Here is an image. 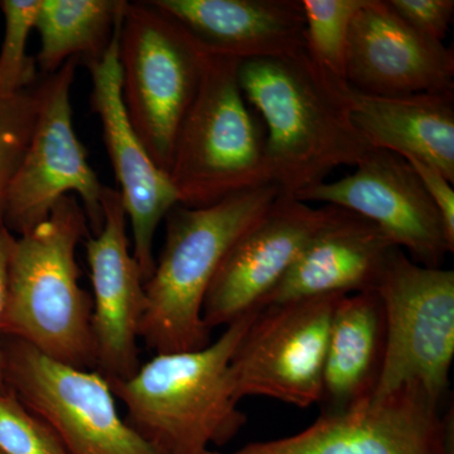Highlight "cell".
I'll return each instance as SVG.
<instances>
[{
	"instance_id": "8992f818",
	"label": "cell",
	"mask_w": 454,
	"mask_h": 454,
	"mask_svg": "<svg viewBox=\"0 0 454 454\" xmlns=\"http://www.w3.org/2000/svg\"><path fill=\"white\" fill-rule=\"evenodd\" d=\"M208 51L152 2H127L119 33L121 97L155 163L168 173Z\"/></svg>"
},
{
	"instance_id": "4fadbf2b",
	"label": "cell",
	"mask_w": 454,
	"mask_h": 454,
	"mask_svg": "<svg viewBox=\"0 0 454 454\" xmlns=\"http://www.w3.org/2000/svg\"><path fill=\"white\" fill-rule=\"evenodd\" d=\"M340 210L280 193L223 259L203 301L206 325L212 331L262 309L301 250Z\"/></svg>"
},
{
	"instance_id": "5b68a950",
	"label": "cell",
	"mask_w": 454,
	"mask_h": 454,
	"mask_svg": "<svg viewBox=\"0 0 454 454\" xmlns=\"http://www.w3.org/2000/svg\"><path fill=\"white\" fill-rule=\"evenodd\" d=\"M240 62L208 52L168 168L179 205L203 207L240 191L273 184L265 131L254 118L239 82Z\"/></svg>"
},
{
	"instance_id": "30bf717a",
	"label": "cell",
	"mask_w": 454,
	"mask_h": 454,
	"mask_svg": "<svg viewBox=\"0 0 454 454\" xmlns=\"http://www.w3.org/2000/svg\"><path fill=\"white\" fill-rule=\"evenodd\" d=\"M340 297L325 295L260 309L230 361L236 402L260 395L300 408L319 404L331 322Z\"/></svg>"
},
{
	"instance_id": "3957f363",
	"label": "cell",
	"mask_w": 454,
	"mask_h": 454,
	"mask_svg": "<svg viewBox=\"0 0 454 454\" xmlns=\"http://www.w3.org/2000/svg\"><path fill=\"white\" fill-rule=\"evenodd\" d=\"M277 184L249 188L203 207L177 205L166 216V240L145 283L140 339L155 355L193 351L211 343L203 301L236 241L280 196Z\"/></svg>"
},
{
	"instance_id": "9a60e30c",
	"label": "cell",
	"mask_w": 454,
	"mask_h": 454,
	"mask_svg": "<svg viewBox=\"0 0 454 454\" xmlns=\"http://www.w3.org/2000/svg\"><path fill=\"white\" fill-rule=\"evenodd\" d=\"M104 223L85 241L91 274L95 372L107 382L130 379L140 365V325L146 309L145 280L130 252L121 193L106 187Z\"/></svg>"
},
{
	"instance_id": "7a4b0ae2",
	"label": "cell",
	"mask_w": 454,
	"mask_h": 454,
	"mask_svg": "<svg viewBox=\"0 0 454 454\" xmlns=\"http://www.w3.org/2000/svg\"><path fill=\"white\" fill-rule=\"evenodd\" d=\"M88 225L82 203L68 195L32 231L14 236L0 334L57 363L95 370L92 300L80 286L76 260Z\"/></svg>"
},
{
	"instance_id": "6da1fadb",
	"label": "cell",
	"mask_w": 454,
	"mask_h": 454,
	"mask_svg": "<svg viewBox=\"0 0 454 454\" xmlns=\"http://www.w3.org/2000/svg\"><path fill=\"white\" fill-rule=\"evenodd\" d=\"M239 82L264 121L265 157L283 195L325 182L340 166L356 167L372 151L352 121L348 83L306 49L241 61Z\"/></svg>"
},
{
	"instance_id": "d4e9b609",
	"label": "cell",
	"mask_w": 454,
	"mask_h": 454,
	"mask_svg": "<svg viewBox=\"0 0 454 454\" xmlns=\"http://www.w3.org/2000/svg\"><path fill=\"white\" fill-rule=\"evenodd\" d=\"M0 453L70 454L56 433L8 387L0 391Z\"/></svg>"
},
{
	"instance_id": "f1b7e54d",
	"label": "cell",
	"mask_w": 454,
	"mask_h": 454,
	"mask_svg": "<svg viewBox=\"0 0 454 454\" xmlns=\"http://www.w3.org/2000/svg\"><path fill=\"white\" fill-rule=\"evenodd\" d=\"M0 454H2V453H0Z\"/></svg>"
},
{
	"instance_id": "9c48e42d",
	"label": "cell",
	"mask_w": 454,
	"mask_h": 454,
	"mask_svg": "<svg viewBox=\"0 0 454 454\" xmlns=\"http://www.w3.org/2000/svg\"><path fill=\"white\" fill-rule=\"evenodd\" d=\"M79 59L40 83V107L28 148L9 190L3 223L14 236L32 231L65 196H79L94 235L104 223L106 186L89 164L73 121L71 90Z\"/></svg>"
},
{
	"instance_id": "7c38bea8",
	"label": "cell",
	"mask_w": 454,
	"mask_h": 454,
	"mask_svg": "<svg viewBox=\"0 0 454 454\" xmlns=\"http://www.w3.org/2000/svg\"><path fill=\"white\" fill-rule=\"evenodd\" d=\"M295 199L334 206L372 221L394 247L408 250L411 259L442 268L454 252L441 212L405 158L372 149L351 175L321 182L301 191Z\"/></svg>"
},
{
	"instance_id": "5bb4252c",
	"label": "cell",
	"mask_w": 454,
	"mask_h": 454,
	"mask_svg": "<svg viewBox=\"0 0 454 454\" xmlns=\"http://www.w3.org/2000/svg\"><path fill=\"white\" fill-rule=\"evenodd\" d=\"M121 20L106 52L85 66L91 74L92 110L103 128L107 154L121 186L119 193L131 226L133 256L145 283L155 267V232L179 201L168 173L160 168L146 151L125 110L119 64Z\"/></svg>"
},
{
	"instance_id": "83f0119b",
	"label": "cell",
	"mask_w": 454,
	"mask_h": 454,
	"mask_svg": "<svg viewBox=\"0 0 454 454\" xmlns=\"http://www.w3.org/2000/svg\"><path fill=\"white\" fill-rule=\"evenodd\" d=\"M14 235L0 221V325H2L3 312H4L5 297H7L9 250ZM2 339V334H0ZM7 389L3 376L2 351H0V391Z\"/></svg>"
},
{
	"instance_id": "603a6c76",
	"label": "cell",
	"mask_w": 454,
	"mask_h": 454,
	"mask_svg": "<svg viewBox=\"0 0 454 454\" xmlns=\"http://www.w3.org/2000/svg\"><path fill=\"white\" fill-rule=\"evenodd\" d=\"M41 0H0L4 35L0 47V98L32 88L37 80V62L27 52Z\"/></svg>"
},
{
	"instance_id": "ba28073f",
	"label": "cell",
	"mask_w": 454,
	"mask_h": 454,
	"mask_svg": "<svg viewBox=\"0 0 454 454\" xmlns=\"http://www.w3.org/2000/svg\"><path fill=\"white\" fill-rule=\"evenodd\" d=\"M5 387L43 420L70 454H157L119 415L109 382L95 370L57 363L2 337Z\"/></svg>"
},
{
	"instance_id": "4316f807",
	"label": "cell",
	"mask_w": 454,
	"mask_h": 454,
	"mask_svg": "<svg viewBox=\"0 0 454 454\" xmlns=\"http://www.w3.org/2000/svg\"><path fill=\"white\" fill-rule=\"evenodd\" d=\"M422 181L424 188L443 217L448 240L454 247V190L450 179L432 164L415 158H406Z\"/></svg>"
},
{
	"instance_id": "8fae6325",
	"label": "cell",
	"mask_w": 454,
	"mask_h": 454,
	"mask_svg": "<svg viewBox=\"0 0 454 454\" xmlns=\"http://www.w3.org/2000/svg\"><path fill=\"white\" fill-rule=\"evenodd\" d=\"M205 454H454L453 411L420 387L370 397L340 413H321L289 437Z\"/></svg>"
},
{
	"instance_id": "277c9868",
	"label": "cell",
	"mask_w": 454,
	"mask_h": 454,
	"mask_svg": "<svg viewBox=\"0 0 454 454\" xmlns=\"http://www.w3.org/2000/svg\"><path fill=\"white\" fill-rule=\"evenodd\" d=\"M258 310L193 351L154 355L125 381L109 382L125 422L157 454H205L225 446L247 422L232 393L230 361Z\"/></svg>"
},
{
	"instance_id": "d6986e66",
	"label": "cell",
	"mask_w": 454,
	"mask_h": 454,
	"mask_svg": "<svg viewBox=\"0 0 454 454\" xmlns=\"http://www.w3.org/2000/svg\"><path fill=\"white\" fill-rule=\"evenodd\" d=\"M348 97L352 121L372 149L432 164L454 184V92L384 98L348 85Z\"/></svg>"
},
{
	"instance_id": "7402d4cb",
	"label": "cell",
	"mask_w": 454,
	"mask_h": 454,
	"mask_svg": "<svg viewBox=\"0 0 454 454\" xmlns=\"http://www.w3.org/2000/svg\"><path fill=\"white\" fill-rule=\"evenodd\" d=\"M369 0H301L304 41L309 56L327 73L345 80L348 33Z\"/></svg>"
},
{
	"instance_id": "ac0fdd59",
	"label": "cell",
	"mask_w": 454,
	"mask_h": 454,
	"mask_svg": "<svg viewBox=\"0 0 454 454\" xmlns=\"http://www.w3.org/2000/svg\"><path fill=\"white\" fill-rule=\"evenodd\" d=\"M393 247L372 221L340 208L301 250L264 307L373 291Z\"/></svg>"
},
{
	"instance_id": "52a82bcc",
	"label": "cell",
	"mask_w": 454,
	"mask_h": 454,
	"mask_svg": "<svg viewBox=\"0 0 454 454\" xmlns=\"http://www.w3.org/2000/svg\"><path fill=\"white\" fill-rule=\"evenodd\" d=\"M385 316V354L372 397L420 387L439 405L450 391L454 357V271L387 254L375 289Z\"/></svg>"
},
{
	"instance_id": "44dd1931",
	"label": "cell",
	"mask_w": 454,
	"mask_h": 454,
	"mask_svg": "<svg viewBox=\"0 0 454 454\" xmlns=\"http://www.w3.org/2000/svg\"><path fill=\"white\" fill-rule=\"evenodd\" d=\"M125 5L122 0H41L35 26L38 67L51 74L71 59L97 61L109 49Z\"/></svg>"
},
{
	"instance_id": "e0dca14e",
	"label": "cell",
	"mask_w": 454,
	"mask_h": 454,
	"mask_svg": "<svg viewBox=\"0 0 454 454\" xmlns=\"http://www.w3.org/2000/svg\"><path fill=\"white\" fill-rule=\"evenodd\" d=\"M208 52L239 61L306 49L301 0H151Z\"/></svg>"
},
{
	"instance_id": "2e32d148",
	"label": "cell",
	"mask_w": 454,
	"mask_h": 454,
	"mask_svg": "<svg viewBox=\"0 0 454 454\" xmlns=\"http://www.w3.org/2000/svg\"><path fill=\"white\" fill-rule=\"evenodd\" d=\"M345 82L375 97L454 92V53L424 37L387 0H369L349 28Z\"/></svg>"
},
{
	"instance_id": "ffe728a7",
	"label": "cell",
	"mask_w": 454,
	"mask_h": 454,
	"mask_svg": "<svg viewBox=\"0 0 454 454\" xmlns=\"http://www.w3.org/2000/svg\"><path fill=\"white\" fill-rule=\"evenodd\" d=\"M384 354V307L378 293L340 297L325 352L322 413H340L372 397Z\"/></svg>"
},
{
	"instance_id": "484cf974",
	"label": "cell",
	"mask_w": 454,
	"mask_h": 454,
	"mask_svg": "<svg viewBox=\"0 0 454 454\" xmlns=\"http://www.w3.org/2000/svg\"><path fill=\"white\" fill-rule=\"evenodd\" d=\"M394 13L429 40L443 43L454 20L453 0H387Z\"/></svg>"
},
{
	"instance_id": "cb8c5ba5",
	"label": "cell",
	"mask_w": 454,
	"mask_h": 454,
	"mask_svg": "<svg viewBox=\"0 0 454 454\" xmlns=\"http://www.w3.org/2000/svg\"><path fill=\"white\" fill-rule=\"evenodd\" d=\"M40 107L38 83L0 98V221L18 168L22 163Z\"/></svg>"
}]
</instances>
